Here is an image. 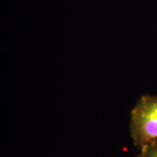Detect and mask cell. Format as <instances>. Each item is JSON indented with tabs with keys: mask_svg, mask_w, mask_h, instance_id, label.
Instances as JSON below:
<instances>
[{
	"mask_svg": "<svg viewBox=\"0 0 157 157\" xmlns=\"http://www.w3.org/2000/svg\"><path fill=\"white\" fill-rule=\"evenodd\" d=\"M129 135L139 149L157 140V95H143L130 111Z\"/></svg>",
	"mask_w": 157,
	"mask_h": 157,
	"instance_id": "1",
	"label": "cell"
},
{
	"mask_svg": "<svg viewBox=\"0 0 157 157\" xmlns=\"http://www.w3.org/2000/svg\"><path fill=\"white\" fill-rule=\"evenodd\" d=\"M134 157H157V140L140 148V151Z\"/></svg>",
	"mask_w": 157,
	"mask_h": 157,
	"instance_id": "2",
	"label": "cell"
}]
</instances>
